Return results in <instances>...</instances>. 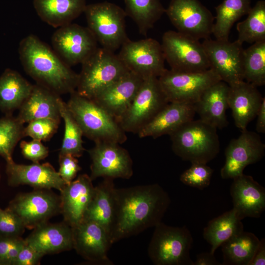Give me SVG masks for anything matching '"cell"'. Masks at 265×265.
Listing matches in <instances>:
<instances>
[{
    "mask_svg": "<svg viewBox=\"0 0 265 265\" xmlns=\"http://www.w3.org/2000/svg\"><path fill=\"white\" fill-rule=\"evenodd\" d=\"M256 130L258 133L265 132V98L264 97L260 109L256 116Z\"/></svg>",
    "mask_w": 265,
    "mask_h": 265,
    "instance_id": "obj_48",
    "label": "cell"
},
{
    "mask_svg": "<svg viewBox=\"0 0 265 265\" xmlns=\"http://www.w3.org/2000/svg\"><path fill=\"white\" fill-rule=\"evenodd\" d=\"M44 256L25 241V243L20 251L13 265H39Z\"/></svg>",
    "mask_w": 265,
    "mask_h": 265,
    "instance_id": "obj_44",
    "label": "cell"
},
{
    "mask_svg": "<svg viewBox=\"0 0 265 265\" xmlns=\"http://www.w3.org/2000/svg\"><path fill=\"white\" fill-rule=\"evenodd\" d=\"M117 55L129 71L143 80L159 78L166 69L161 45L153 38L138 41L129 39Z\"/></svg>",
    "mask_w": 265,
    "mask_h": 265,
    "instance_id": "obj_11",
    "label": "cell"
},
{
    "mask_svg": "<svg viewBox=\"0 0 265 265\" xmlns=\"http://www.w3.org/2000/svg\"><path fill=\"white\" fill-rule=\"evenodd\" d=\"M165 13L177 31L198 40L210 38L214 17L199 0H171Z\"/></svg>",
    "mask_w": 265,
    "mask_h": 265,
    "instance_id": "obj_12",
    "label": "cell"
},
{
    "mask_svg": "<svg viewBox=\"0 0 265 265\" xmlns=\"http://www.w3.org/2000/svg\"><path fill=\"white\" fill-rule=\"evenodd\" d=\"M232 139L225 151V162L220 171L222 179H234L243 173L245 168L264 156L265 145L258 133L246 129Z\"/></svg>",
    "mask_w": 265,
    "mask_h": 265,
    "instance_id": "obj_17",
    "label": "cell"
},
{
    "mask_svg": "<svg viewBox=\"0 0 265 265\" xmlns=\"http://www.w3.org/2000/svg\"><path fill=\"white\" fill-rule=\"evenodd\" d=\"M260 239L254 234L244 232L233 236L220 246L222 265H248L259 245Z\"/></svg>",
    "mask_w": 265,
    "mask_h": 265,
    "instance_id": "obj_32",
    "label": "cell"
},
{
    "mask_svg": "<svg viewBox=\"0 0 265 265\" xmlns=\"http://www.w3.org/2000/svg\"><path fill=\"white\" fill-rule=\"evenodd\" d=\"M143 80L139 76L129 71L91 100L118 122L131 105Z\"/></svg>",
    "mask_w": 265,
    "mask_h": 265,
    "instance_id": "obj_21",
    "label": "cell"
},
{
    "mask_svg": "<svg viewBox=\"0 0 265 265\" xmlns=\"http://www.w3.org/2000/svg\"><path fill=\"white\" fill-rule=\"evenodd\" d=\"M265 265V240H260L259 245L248 265Z\"/></svg>",
    "mask_w": 265,
    "mask_h": 265,
    "instance_id": "obj_47",
    "label": "cell"
},
{
    "mask_svg": "<svg viewBox=\"0 0 265 265\" xmlns=\"http://www.w3.org/2000/svg\"><path fill=\"white\" fill-rule=\"evenodd\" d=\"M83 13L87 27L103 48L114 52L129 39L127 14L118 5L107 1L92 3L86 5Z\"/></svg>",
    "mask_w": 265,
    "mask_h": 265,
    "instance_id": "obj_7",
    "label": "cell"
},
{
    "mask_svg": "<svg viewBox=\"0 0 265 265\" xmlns=\"http://www.w3.org/2000/svg\"><path fill=\"white\" fill-rule=\"evenodd\" d=\"M61 118L64 122V133L59 154H70L76 158L81 157L85 149L83 146L82 131L65 103L59 101Z\"/></svg>",
    "mask_w": 265,
    "mask_h": 265,
    "instance_id": "obj_37",
    "label": "cell"
},
{
    "mask_svg": "<svg viewBox=\"0 0 265 265\" xmlns=\"http://www.w3.org/2000/svg\"><path fill=\"white\" fill-rule=\"evenodd\" d=\"M33 3L40 19L57 28L71 23L87 5L85 0H33Z\"/></svg>",
    "mask_w": 265,
    "mask_h": 265,
    "instance_id": "obj_29",
    "label": "cell"
},
{
    "mask_svg": "<svg viewBox=\"0 0 265 265\" xmlns=\"http://www.w3.org/2000/svg\"><path fill=\"white\" fill-rule=\"evenodd\" d=\"M193 265H222L214 257V254L202 252L196 256Z\"/></svg>",
    "mask_w": 265,
    "mask_h": 265,
    "instance_id": "obj_46",
    "label": "cell"
},
{
    "mask_svg": "<svg viewBox=\"0 0 265 265\" xmlns=\"http://www.w3.org/2000/svg\"><path fill=\"white\" fill-rule=\"evenodd\" d=\"M251 7V0H223L215 7L216 16L212 30L215 39L228 40L235 23L247 15Z\"/></svg>",
    "mask_w": 265,
    "mask_h": 265,
    "instance_id": "obj_33",
    "label": "cell"
},
{
    "mask_svg": "<svg viewBox=\"0 0 265 265\" xmlns=\"http://www.w3.org/2000/svg\"><path fill=\"white\" fill-rule=\"evenodd\" d=\"M193 104L169 102L137 133L140 138H156L170 135L184 123L193 119Z\"/></svg>",
    "mask_w": 265,
    "mask_h": 265,
    "instance_id": "obj_24",
    "label": "cell"
},
{
    "mask_svg": "<svg viewBox=\"0 0 265 265\" xmlns=\"http://www.w3.org/2000/svg\"><path fill=\"white\" fill-rule=\"evenodd\" d=\"M148 247L156 265H193L190 257L192 235L186 226L174 227L161 222L157 225Z\"/></svg>",
    "mask_w": 265,
    "mask_h": 265,
    "instance_id": "obj_6",
    "label": "cell"
},
{
    "mask_svg": "<svg viewBox=\"0 0 265 265\" xmlns=\"http://www.w3.org/2000/svg\"><path fill=\"white\" fill-rule=\"evenodd\" d=\"M33 85L16 71L8 69L0 76V110L10 113L19 109Z\"/></svg>",
    "mask_w": 265,
    "mask_h": 265,
    "instance_id": "obj_30",
    "label": "cell"
},
{
    "mask_svg": "<svg viewBox=\"0 0 265 265\" xmlns=\"http://www.w3.org/2000/svg\"><path fill=\"white\" fill-rule=\"evenodd\" d=\"M115 198L112 244L155 227L161 222L171 202L167 192L158 184L116 188Z\"/></svg>",
    "mask_w": 265,
    "mask_h": 265,
    "instance_id": "obj_1",
    "label": "cell"
},
{
    "mask_svg": "<svg viewBox=\"0 0 265 265\" xmlns=\"http://www.w3.org/2000/svg\"><path fill=\"white\" fill-rule=\"evenodd\" d=\"M169 103L159 78L146 79L118 123L126 132L137 133Z\"/></svg>",
    "mask_w": 265,
    "mask_h": 265,
    "instance_id": "obj_9",
    "label": "cell"
},
{
    "mask_svg": "<svg viewBox=\"0 0 265 265\" xmlns=\"http://www.w3.org/2000/svg\"><path fill=\"white\" fill-rule=\"evenodd\" d=\"M26 227L20 218L7 208H0V236L20 237Z\"/></svg>",
    "mask_w": 265,
    "mask_h": 265,
    "instance_id": "obj_41",
    "label": "cell"
},
{
    "mask_svg": "<svg viewBox=\"0 0 265 265\" xmlns=\"http://www.w3.org/2000/svg\"><path fill=\"white\" fill-rule=\"evenodd\" d=\"M25 241L44 256L71 250L74 248L73 229L64 221L47 222L33 229Z\"/></svg>",
    "mask_w": 265,
    "mask_h": 265,
    "instance_id": "obj_25",
    "label": "cell"
},
{
    "mask_svg": "<svg viewBox=\"0 0 265 265\" xmlns=\"http://www.w3.org/2000/svg\"><path fill=\"white\" fill-rule=\"evenodd\" d=\"M49 190L20 194L7 209L20 218L26 228L33 229L60 212V197Z\"/></svg>",
    "mask_w": 265,
    "mask_h": 265,
    "instance_id": "obj_14",
    "label": "cell"
},
{
    "mask_svg": "<svg viewBox=\"0 0 265 265\" xmlns=\"http://www.w3.org/2000/svg\"><path fill=\"white\" fill-rule=\"evenodd\" d=\"M264 97L253 84L244 80L229 85L228 106L236 126L243 131L257 116Z\"/></svg>",
    "mask_w": 265,
    "mask_h": 265,
    "instance_id": "obj_23",
    "label": "cell"
},
{
    "mask_svg": "<svg viewBox=\"0 0 265 265\" xmlns=\"http://www.w3.org/2000/svg\"><path fill=\"white\" fill-rule=\"evenodd\" d=\"M24 124L9 114L0 118V156L6 161L12 159L16 145L25 136Z\"/></svg>",
    "mask_w": 265,
    "mask_h": 265,
    "instance_id": "obj_38",
    "label": "cell"
},
{
    "mask_svg": "<svg viewBox=\"0 0 265 265\" xmlns=\"http://www.w3.org/2000/svg\"><path fill=\"white\" fill-rule=\"evenodd\" d=\"M229 85L220 80L206 89L194 104L195 113L202 121L222 129L229 124L226 115Z\"/></svg>",
    "mask_w": 265,
    "mask_h": 265,
    "instance_id": "obj_26",
    "label": "cell"
},
{
    "mask_svg": "<svg viewBox=\"0 0 265 265\" xmlns=\"http://www.w3.org/2000/svg\"><path fill=\"white\" fill-rule=\"evenodd\" d=\"M247 17L237 24V41L254 43L265 40V1L259 0L251 7Z\"/></svg>",
    "mask_w": 265,
    "mask_h": 265,
    "instance_id": "obj_35",
    "label": "cell"
},
{
    "mask_svg": "<svg viewBox=\"0 0 265 265\" xmlns=\"http://www.w3.org/2000/svg\"><path fill=\"white\" fill-rule=\"evenodd\" d=\"M213 172L207 163H191V166L181 175L180 180L186 186L202 190L210 184Z\"/></svg>",
    "mask_w": 265,
    "mask_h": 265,
    "instance_id": "obj_39",
    "label": "cell"
},
{
    "mask_svg": "<svg viewBox=\"0 0 265 265\" xmlns=\"http://www.w3.org/2000/svg\"><path fill=\"white\" fill-rule=\"evenodd\" d=\"M18 51L25 71L37 84L59 95L76 90L79 74L37 36L24 38Z\"/></svg>",
    "mask_w": 265,
    "mask_h": 265,
    "instance_id": "obj_2",
    "label": "cell"
},
{
    "mask_svg": "<svg viewBox=\"0 0 265 265\" xmlns=\"http://www.w3.org/2000/svg\"><path fill=\"white\" fill-rule=\"evenodd\" d=\"M66 104L83 135L95 143L121 144L127 140L126 132L119 123L93 100L81 96L75 90L70 94Z\"/></svg>",
    "mask_w": 265,
    "mask_h": 265,
    "instance_id": "obj_3",
    "label": "cell"
},
{
    "mask_svg": "<svg viewBox=\"0 0 265 265\" xmlns=\"http://www.w3.org/2000/svg\"><path fill=\"white\" fill-rule=\"evenodd\" d=\"M89 176L80 175L60 191V212L63 221L72 228L83 220L86 210L93 198L95 186Z\"/></svg>",
    "mask_w": 265,
    "mask_h": 265,
    "instance_id": "obj_20",
    "label": "cell"
},
{
    "mask_svg": "<svg viewBox=\"0 0 265 265\" xmlns=\"http://www.w3.org/2000/svg\"><path fill=\"white\" fill-rule=\"evenodd\" d=\"M59 164L58 172L66 184L73 181L81 169L77 158L70 154H59Z\"/></svg>",
    "mask_w": 265,
    "mask_h": 265,
    "instance_id": "obj_42",
    "label": "cell"
},
{
    "mask_svg": "<svg viewBox=\"0 0 265 265\" xmlns=\"http://www.w3.org/2000/svg\"><path fill=\"white\" fill-rule=\"evenodd\" d=\"M169 102L195 103L204 92L221 80L212 69L200 72L166 69L158 78Z\"/></svg>",
    "mask_w": 265,
    "mask_h": 265,
    "instance_id": "obj_10",
    "label": "cell"
},
{
    "mask_svg": "<svg viewBox=\"0 0 265 265\" xmlns=\"http://www.w3.org/2000/svg\"><path fill=\"white\" fill-rule=\"evenodd\" d=\"M230 188L233 209L241 219L258 218L265 210V188L243 173L233 179Z\"/></svg>",
    "mask_w": 265,
    "mask_h": 265,
    "instance_id": "obj_22",
    "label": "cell"
},
{
    "mask_svg": "<svg viewBox=\"0 0 265 265\" xmlns=\"http://www.w3.org/2000/svg\"><path fill=\"white\" fill-rule=\"evenodd\" d=\"M113 180L104 178L102 182L95 186L93 198L83 220L93 221L102 226L108 234L110 239L116 203V188Z\"/></svg>",
    "mask_w": 265,
    "mask_h": 265,
    "instance_id": "obj_28",
    "label": "cell"
},
{
    "mask_svg": "<svg viewBox=\"0 0 265 265\" xmlns=\"http://www.w3.org/2000/svg\"><path fill=\"white\" fill-rule=\"evenodd\" d=\"M124 0L127 16L133 20L143 35H146L148 31L165 12L160 0Z\"/></svg>",
    "mask_w": 265,
    "mask_h": 265,
    "instance_id": "obj_34",
    "label": "cell"
},
{
    "mask_svg": "<svg viewBox=\"0 0 265 265\" xmlns=\"http://www.w3.org/2000/svg\"><path fill=\"white\" fill-rule=\"evenodd\" d=\"M241 220L233 208L209 222L204 228L203 237L211 245V253L214 254L222 244L243 231Z\"/></svg>",
    "mask_w": 265,
    "mask_h": 265,
    "instance_id": "obj_31",
    "label": "cell"
},
{
    "mask_svg": "<svg viewBox=\"0 0 265 265\" xmlns=\"http://www.w3.org/2000/svg\"><path fill=\"white\" fill-rule=\"evenodd\" d=\"M8 185H28L37 189L55 188L59 191L66 185L53 167L49 163L30 164L15 163L13 159L6 161Z\"/></svg>",
    "mask_w": 265,
    "mask_h": 265,
    "instance_id": "obj_19",
    "label": "cell"
},
{
    "mask_svg": "<svg viewBox=\"0 0 265 265\" xmlns=\"http://www.w3.org/2000/svg\"><path fill=\"white\" fill-rule=\"evenodd\" d=\"M60 120L52 118L33 120L24 128V136L40 141L49 140L57 130Z\"/></svg>",
    "mask_w": 265,
    "mask_h": 265,
    "instance_id": "obj_40",
    "label": "cell"
},
{
    "mask_svg": "<svg viewBox=\"0 0 265 265\" xmlns=\"http://www.w3.org/2000/svg\"><path fill=\"white\" fill-rule=\"evenodd\" d=\"M73 229L74 248L76 252L90 263L112 265L107 256L112 245L108 234L99 224L83 221Z\"/></svg>",
    "mask_w": 265,
    "mask_h": 265,
    "instance_id": "obj_18",
    "label": "cell"
},
{
    "mask_svg": "<svg viewBox=\"0 0 265 265\" xmlns=\"http://www.w3.org/2000/svg\"><path fill=\"white\" fill-rule=\"evenodd\" d=\"M60 95L36 83L19 108L18 119L23 124L40 118H52L60 121Z\"/></svg>",
    "mask_w": 265,
    "mask_h": 265,
    "instance_id": "obj_27",
    "label": "cell"
},
{
    "mask_svg": "<svg viewBox=\"0 0 265 265\" xmlns=\"http://www.w3.org/2000/svg\"><path fill=\"white\" fill-rule=\"evenodd\" d=\"M207 54L210 68L219 76L221 80L232 85L244 80L242 44L237 40H213L210 38L202 42Z\"/></svg>",
    "mask_w": 265,
    "mask_h": 265,
    "instance_id": "obj_16",
    "label": "cell"
},
{
    "mask_svg": "<svg viewBox=\"0 0 265 265\" xmlns=\"http://www.w3.org/2000/svg\"><path fill=\"white\" fill-rule=\"evenodd\" d=\"M53 51L68 66L81 64L98 48L87 27L69 24L57 28L52 37Z\"/></svg>",
    "mask_w": 265,
    "mask_h": 265,
    "instance_id": "obj_13",
    "label": "cell"
},
{
    "mask_svg": "<svg viewBox=\"0 0 265 265\" xmlns=\"http://www.w3.org/2000/svg\"><path fill=\"white\" fill-rule=\"evenodd\" d=\"M112 142H98L88 151L92 163L90 177L129 179L133 175V162L129 152Z\"/></svg>",
    "mask_w": 265,
    "mask_h": 265,
    "instance_id": "obj_15",
    "label": "cell"
},
{
    "mask_svg": "<svg viewBox=\"0 0 265 265\" xmlns=\"http://www.w3.org/2000/svg\"><path fill=\"white\" fill-rule=\"evenodd\" d=\"M23 239L21 237L0 236V265H9L10 251Z\"/></svg>",
    "mask_w": 265,
    "mask_h": 265,
    "instance_id": "obj_45",
    "label": "cell"
},
{
    "mask_svg": "<svg viewBox=\"0 0 265 265\" xmlns=\"http://www.w3.org/2000/svg\"><path fill=\"white\" fill-rule=\"evenodd\" d=\"M243 79L254 85L265 84V40L257 42L244 49L242 57Z\"/></svg>",
    "mask_w": 265,
    "mask_h": 265,
    "instance_id": "obj_36",
    "label": "cell"
},
{
    "mask_svg": "<svg viewBox=\"0 0 265 265\" xmlns=\"http://www.w3.org/2000/svg\"><path fill=\"white\" fill-rule=\"evenodd\" d=\"M169 136L173 152L191 163H207L220 151L217 129L200 119L184 123Z\"/></svg>",
    "mask_w": 265,
    "mask_h": 265,
    "instance_id": "obj_4",
    "label": "cell"
},
{
    "mask_svg": "<svg viewBox=\"0 0 265 265\" xmlns=\"http://www.w3.org/2000/svg\"><path fill=\"white\" fill-rule=\"evenodd\" d=\"M81 65L76 90L90 99L129 71L117 54L103 47L97 48Z\"/></svg>",
    "mask_w": 265,
    "mask_h": 265,
    "instance_id": "obj_5",
    "label": "cell"
},
{
    "mask_svg": "<svg viewBox=\"0 0 265 265\" xmlns=\"http://www.w3.org/2000/svg\"><path fill=\"white\" fill-rule=\"evenodd\" d=\"M20 146L23 156L33 162H38L49 155L48 148L38 140L32 139L29 142L22 141Z\"/></svg>",
    "mask_w": 265,
    "mask_h": 265,
    "instance_id": "obj_43",
    "label": "cell"
},
{
    "mask_svg": "<svg viewBox=\"0 0 265 265\" xmlns=\"http://www.w3.org/2000/svg\"><path fill=\"white\" fill-rule=\"evenodd\" d=\"M165 60L171 70L184 72H200L210 68V63L200 40L178 31L164 33L161 44Z\"/></svg>",
    "mask_w": 265,
    "mask_h": 265,
    "instance_id": "obj_8",
    "label": "cell"
}]
</instances>
